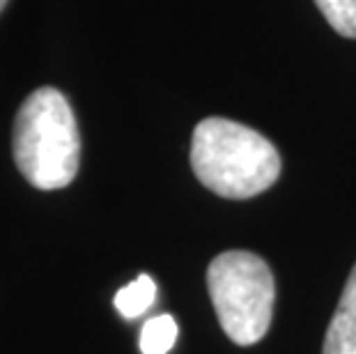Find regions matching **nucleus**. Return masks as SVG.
<instances>
[{"mask_svg":"<svg viewBox=\"0 0 356 354\" xmlns=\"http://www.w3.org/2000/svg\"><path fill=\"white\" fill-rule=\"evenodd\" d=\"M191 166L209 191L232 200L267 191L280 175L276 147L251 127L225 118H207L195 127Z\"/></svg>","mask_w":356,"mask_h":354,"instance_id":"obj_1","label":"nucleus"},{"mask_svg":"<svg viewBox=\"0 0 356 354\" xmlns=\"http://www.w3.org/2000/svg\"><path fill=\"white\" fill-rule=\"evenodd\" d=\"M12 143L19 172L37 189H63L76 177L81 159L79 127L60 90L40 88L21 104Z\"/></svg>","mask_w":356,"mask_h":354,"instance_id":"obj_2","label":"nucleus"},{"mask_svg":"<svg viewBox=\"0 0 356 354\" xmlns=\"http://www.w3.org/2000/svg\"><path fill=\"white\" fill-rule=\"evenodd\" d=\"M207 290L221 329L237 345H255L269 331L276 283L269 265L251 251H225L209 262Z\"/></svg>","mask_w":356,"mask_h":354,"instance_id":"obj_3","label":"nucleus"},{"mask_svg":"<svg viewBox=\"0 0 356 354\" xmlns=\"http://www.w3.org/2000/svg\"><path fill=\"white\" fill-rule=\"evenodd\" d=\"M322 354H356V265L331 318Z\"/></svg>","mask_w":356,"mask_h":354,"instance_id":"obj_4","label":"nucleus"},{"mask_svg":"<svg viewBox=\"0 0 356 354\" xmlns=\"http://www.w3.org/2000/svg\"><path fill=\"white\" fill-rule=\"evenodd\" d=\"M156 301V283L152 276L147 274H140L138 278H134L131 283L124 285V288L118 290L115 299H113V304L120 311V315L127 320H134L138 318L147 311L149 306H152Z\"/></svg>","mask_w":356,"mask_h":354,"instance_id":"obj_5","label":"nucleus"},{"mask_svg":"<svg viewBox=\"0 0 356 354\" xmlns=\"http://www.w3.org/2000/svg\"><path fill=\"white\" fill-rule=\"evenodd\" d=\"M177 341V322L172 315H154L140 329V352L143 354H168Z\"/></svg>","mask_w":356,"mask_h":354,"instance_id":"obj_6","label":"nucleus"},{"mask_svg":"<svg viewBox=\"0 0 356 354\" xmlns=\"http://www.w3.org/2000/svg\"><path fill=\"white\" fill-rule=\"evenodd\" d=\"M338 35L356 40V0H315Z\"/></svg>","mask_w":356,"mask_h":354,"instance_id":"obj_7","label":"nucleus"},{"mask_svg":"<svg viewBox=\"0 0 356 354\" xmlns=\"http://www.w3.org/2000/svg\"><path fill=\"white\" fill-rule=\"evenodd\" d=\"M7 5V0H0V12H3V7Z\"/></svg>","mask_w":356,"mask_h":354,"instance_id":"obj_8","label":"nucleus"}]
</instances>
